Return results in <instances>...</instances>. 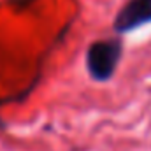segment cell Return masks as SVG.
Wrapping results in <instances>:
<instances>
[{
	"instance_id": "obj_1",
	"label": "cell",
	"mask_w": 151,
	"mask_h": 151,
	"mask_svg": "<svg viewBox=\"0 0 151 151\" xmlns=\"http://www.w3.org/2000/svg\"><path fill=\"white\" fill-rule=\"evenodd\" d=\"M123 55V44L118 37L95 40L86 49V70L91 79L104 83L114 76Z\"/></svg>"
},
{
	"instance_id": "obj_2",
	"label": "cell",
	"mask_w": 151,
	"mask_h": 151,
	"mask_svg": "<svg viewBox=\"0 0 151 151\" xmlns=\"http://www.w3.org/2000/svg\"><path fill=\"white\" fill-rule=\"evenodd\" d=\"M151 23V0H127L114 18V32L123 35Z\"/></svg>"
}]
</instances>
